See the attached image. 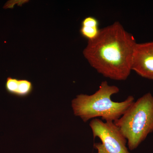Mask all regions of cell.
Wrapping results in <instances>:
<instances>
[{
	"mask_svg": "<svg viewBox=\"0 0 153 153\" xmlns=\"http://www.w3.org/2000/svg\"><path fill=\"white\" fill-rule=\"evenodd\" d=\"M137 43L120 22H115L100 29L95 39L88 41L83 54L91 67L105 77L125 80L132 71Z\"/></svg>",
	"mask_w": 153,
	"mask_h": 153,
	"instance_id": "6da1fadb",
	"label": "cell"
},
{
	"mask_svg": "<svg viewBox=\"0 0 153 153\" xmlns=\"http://www.w3.org/2000/svg\"><path fill=\"white\" fill-rule=\"evenodd\" d=\"M119 91L117 86L108 85L106 81H102L93 94H79L71 101L74 115L81 118L85 123L98 117L105 122H114L121 117L135 101L132 96L121 102L111 100V96Z\"/></svg>",
	"mask_w": 153,
	"mask_h": 153,
	"instance_id": "7a4b0ae2",
	"label": "cell"
},
{
	"mask_svg": "<svg viewBox=\"0 0 153 153\" xmlns=\"http://www.w3.org/2000/svg\"><path fill=\"white\" fill-rule=\"evenodd\" d=\"M114 123L126 139L129 149H137L153 132L152 94H145Z\"/></svg>",
	"mask_w": 153,
	"mask_h": 153,
	"instance_id": "3957f363",
	"label": "cell"
},
{
	"mask_svg": "<svg viewBox=\"0 0 153 153\" xmlns=\"http://www.w3.org/2000/svg\"><path fill=\"white\" fill-rule=\"evenodd\" d=\"M94 139L98 137L101 143H94L97 153H130L126 147L127 140L113 122L93 119L89 123Z\"/></svg>",
	"mask_w": 153,
	"mask_h": 153,
	"instance_id": "277c9868",
	"label": "cell"
},
{
	"mask_svg": "<svg viewBox=\"0 0 153 153\" xmlns=\"http://www.w3.org/2000/svg\"><path fill=\"white\" fill-rule=\"evenodd\" d=\"M132 70L143 78L153 80V41L137 43L133 55Z\"/></svg>",
	"mask_w": 153,
	"mask_h": 153,
	"instance_id": "5b68a950",
	"label": "cell"
},
{
	"mask_svg": "<svg viewBox=\"0 0 153 153\" xmlns=\"http://www.w3.org/2000/svg\"><path fill=\"white\" fill-rule=\"evenodd\" d=\"M6 90L10 94L20 97L30 95L33 89V83L26 79L7 77L5 83Z\"/></svg>",
	"mask_w": 153,
	"mask_h": 153,
	"instance_id": "8992f818",
	"label": "cell"
},
{
	"mask_svg": "<svg viewBox=\"0 0 153 153\" xmlns=\"http://www.w3.org/2000/svg\"><path fill=\"white\" fill-rule=\"evenodd\" d=\"M100 29L98 27H85L81 26L79 32L81 36L87 39L88 41L95 39L99 34Z\"/></svg>",
	"mask_w": 153,
	"mask_h": 153,
	"instance_id": "52a82bcc",
	"label": "cell"
},
{
	"mask_svg": "<svg viewBox=\"0 0 153 153\" xmlns=\"http://www.w3.org/2000/svg\"><path fill=\"white\" fill-rule=\"evenodd\" d=\"M81 26L85 27H98L99 22L94 17L88 16L82 20Z\"/></svg>",
	"mask_w": 153,
	"mask_h": 153,
	"instance_id": "ba28073f",
	"label": "cell"
}]
</instances>
